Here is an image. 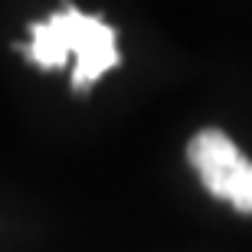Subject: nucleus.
I'll use <instances>...</instances> for the list:
<instances>
[{
	"instance_id": "f257e3e1",
	"label": "nucleus",
	"mask_w": 252,
	"mask_h": 252,
	"mask_svg": "<svg viewBox=\"0 0 252 252\" xmlns=\"http://www.w3.org/2000/svg\"><path fill=\"white\" fill-rule=\"evenodd\" d=\"M30 43L17 46L27 59L39 69H59L69 59L72 65V85L85 92L92 82H98L105 72H112L122 63L118 36L102 17L82 13L75 7H63L59 13H49L46 20L30 23Z\"/></svg>"
},
{
	"instance_id": "f03ea898",
	"label": "nucleus",
	"mask_w": 252,
	"mask_h": 252,
	"mask_svg": "<svg viewBox=\"0 0 252 252\" xmlns=\"http://www.w3.org/2000/svg\"><path fill=\"white\" fill-rule=\"evenodd\" d=\"M187 160L216 200H226L233 210L252 216V160L229 134L220 128L196 131L187 144Z\"/></svg>"
}]
</instances>
